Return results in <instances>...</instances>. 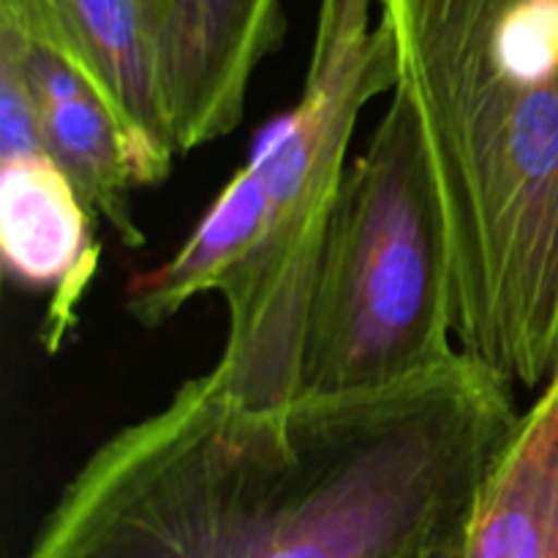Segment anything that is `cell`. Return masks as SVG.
I'll list each match as a JSON object with an SVG mask.
<instances>
[{
  "label": "cell",
  "mask_w": 558,
  "mask_h": 558,
  "mask_svg": "<svg viewBox=\"0 0 558 558\" xmlns=\"http://www.w3.org/2000/svg\"><path fill=\"white\" fill-rule=\"evenodd\" d=\"M521 414L469 354L254 407L216 371L93 450L25 558H417L466 539Z\"/></svg>",
  "instance_id": "obj_1"
},
{
  "label": "cell",
  "mask_w": 558,
  "mask_h": 558,
  "mask_svg": "<svg viewBox=\"0 0 558 558\" xmlns=\"http://www.w3.org/2000/svg\"><path fill=\"white\" fill-rule=\"evenodd\" d=\"M445 210L463 354L510 387L558 357V0H376Z\"/></svg>",
  "instance_id": "obj_2"
},
{
  "label": "cell",
  "mask_w": 558,
  "mask_h": 558,
  "mask_svg": "<svg viewBox=\"0 0 558 558\" xmlns=\"http://www.w3.org/2000/svg\"><path fill=\"white\" fill-rule=\"evenodd\" d=\"M376 0H319L303 93L272 118L189 238L125 281V311L156 330L218 294L227 338L213 371L240 401L300 398L305 322L332 205L365 104L396 90Z\"/></svg>",
  "instance_id": "obj_3"
},
{
  "label": "cell",
  "mask_w": 558,
  "mask_h": 558,
  "mask_svg": "<svg viewBox=\"0 0 558 558\" xmlns=\"http://www.w3.org/2000/svg\"><path fill=\"white\" fill-rule=\"evenodd\" d=\"M458 354L445 210L417 112L396 87L327 221L300 398L379 390Z\"/></svg>",
  "instance_id": "obj_4"
},
{
  "label": "cell",
  "mask_w": 558,
  "mask_h": 558,
  "mask_svg": "<svg viewBox=\"0 0 558 558\" xmlns=\"http://www.w3.org/2000/svg\"><path fill=\"white\" fill-rule=\"evenodd\" d=\"M0 69L20 80L44 145L87 207L112 227L125 248H140L145 234L134 194L167 174L74 52L47 0H0Z\"/></svg>",
  "instance_id": "obj_5"
},
{
  "label": "cell",
  "mask_w": 558,
  "mask_h": 558,
  "mask_svg": "<svg viewBox=\"0 0 558 558\" xmlns=\"http://www.w3.org/2000/svg\"><path fill=\"white\" fill-rule=\"evenodd\" d=\"M96 213L38 134L36 114L0 69V256L16 287L47 298L44 347L58 352L98 270Z\"/></svg>",
  "instance_id": "obj_6"
},
{
  "label": "cell",
  "mask_w": 558,
  "mask_h": 558,
  "mask_svg": "<svg viewBox=\"0 0 558 558\" xmlns=\"http://www.w3.org/2000/svg\"><path fill=\"white\" fill-rule=\"evenodd\" d=\"M283 36L281 0H167L161 93L180 156L238 129L256 69Z\"/></svg>",
  "instance_id": "obj_7"
},
{
  "label": "cell",
  "mask_w": 558,
  "mask_h": 558,
  "mask_svg": "<svg viewBox=\"0 0 558 558\" xmlns=\"http://www.w3.org/2000/svg\"><path fill=\"white\" fill-rule=\"evenodd\" d=\"M82 63L125 114L142 147L169 178L172 131L161 93V47L167 0H47Z\"/></svg>",
  "instance_id": "obj_8"
},
{
  "label": "cell",
  "mask_w": 558,
  "mask_h": 558,
  "mask_svg": "<svg viewBox=\"0 0 558 558\" xmlns=\"http://www.w3.org/2000/svg\"><path fill=\"white\" fill-rule=\"evenodd\" d=\"M463 558H558V379L521 414L474 505Z\"/></svg>",
  "instance_id": "obj_9"
},
{
  "label": "cell",
  "mask_w": 558,
  "mask_h": 558,
  "mask_svg": "<svg viewBox=\"0 0 558 558\" xmlns=\"http://www.w3.org/2000/svg\"><path fill=\"white\" fill-rule=\"evenodd\" d=\"M463 550H466V539L458 545H450V548H439V550H434V554H425L417 558H463Z\"/></svg>",
  "instance_id": "obj_10"
},
{
  "label": "cell",
  "mask_w": 558,
  "mask_h": 558,
  "mask_svg": "<svg viewBox=\"0 0 558 558\" xmlns=\"http://www.w3.org/2000/svg\"><path fill=\"white\" fill-rule=\"evenodd\" d=\"M550 379H558V357H556V368H554V376Z\"/></svg>",
  "instance_id": "obj_11"
}]
</instances>
